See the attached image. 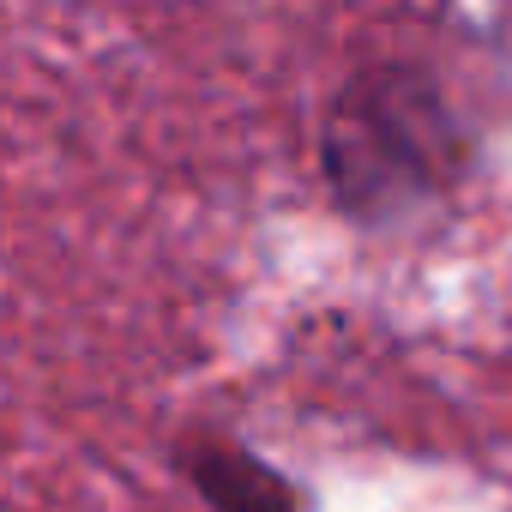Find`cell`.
Returning a JSON list of instances; mask_svg holds the SVG:
<instances>
[{
    "label": "cell",
    "instance_id": "cell-1",
    "mask_svg": "<svg viewBox=\"0 0 512 512\" xmlns=\"http://www.w3.org/2000/svg\"><path fill=\"white\" fill-rule=\"evenodd\" d=\"M320 169L350 217L380 223L434 199L464 169V133L428 73L368 67L326 109Z\"/></svg>",
    "mask_w": 512,
    "mask_h": 512
},
{
    "label": "cell",
    "instance_id": "cell-2",
    "mask_svg": "<svg viewBox=\"0 0 512 512\" xmlns=\"http://www.w3.org/2000/svg\"><path fill=\"white\" fill-rule=\"evenodd\" d=\"M193 488L217 512H296V488L241 446H205L187 458Z\"/></svg>",
    "mask_w": 512,
    "mask_h": 512
}]
</instances>
